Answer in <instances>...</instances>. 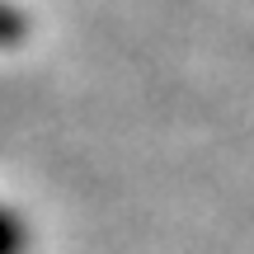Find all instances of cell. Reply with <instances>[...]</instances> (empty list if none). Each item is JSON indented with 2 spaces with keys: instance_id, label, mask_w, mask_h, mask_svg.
I'll list each match as a JSON object with an SVG mask.
<instances>
[{
  "instance_id": "cell-1",
  "label": "cell",
  "mask_w": 254,
  "mask_h": 254,
  "mask_svg": "<svg viewBox=\"0 0 254 254\" xmlns=\"http://www.w3.org/2000/svg\"><path fill=\"white\" fill-rule=\"evenodd\" d=\"M28 250V226L14 207L0 202V254H24Z\"/></svg>"
},
{
  "instance_id": "cell-2",
  "label": "cell",
  "mask_w": 254,
  "mask_h": 254,
  "mask_svg": "<svg viewBox=\"0 0 254 254\" xmlns=\"http://www.w3.org/2000/svg\"><path fill=\"white\" fill-rule=\"evenodd\" d=\"M24 33H28V24H24V14H19L9 0H0V47H14V43H24Z\"/></svg>"
}]
</instances>
